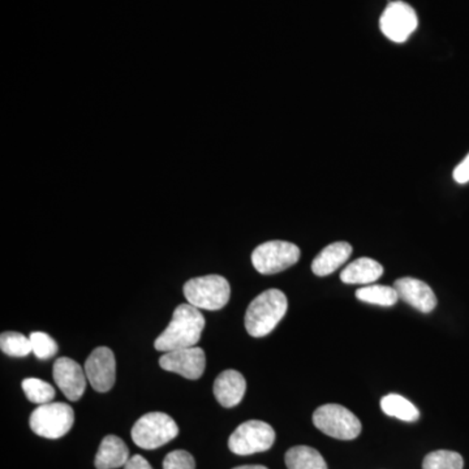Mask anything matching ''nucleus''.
Segmentation results:
<instances>
[{"mask_svg": "<svg viewBox=\"0 0 469 469\" xmlns=\"http://www.w3.org/2000/svg\"><path fill=\"white\" fill-rule=\"evenodd\" d=\"M179 434L177 424L163 412H151L140 417L132 428V440L144 450L162 448Z\"/></svg>", "mask_w": 469, "mask_h": 469, "instance_id": "obj_4", "label": "nucleus"}, {"mask_svg": "<svg viewBox=\"0 0 469 469\" xmlns=\"http://www.w3.org/2000/svg\"><path fill=\"white\" fill-rule=\"evenodd\" d=\"M129 460V450L123 440L117 436H107L102 440L95 465L97 469L124 467Z\"/></svg>", "mask_w": 469, "mask_h": 469, "instance_id": "obj_16", "label": "nucleus"}, {"mask_svg": "<svg viewBox=\"0 0 469 469\" xmlns=\"http://www.w3.org/2000/svg\"><path fill=\"white\" fill-rule=\"evenodd\" d=\"M356 298L360 301L368 304L380 305V307H392L397 304L398 296L394 287L389 285L369 284L366 287L358 288L356 291Z\"/></svg>", "mask_w": 469, "mask_h": 469, "instance_id": "obj_20", "label": "nucleus"}, {"mask_svg": "<svg viewBox=\"0 0 469 469\" xmlns=\"http://www.w3.org/2000/svg\"><path fill=\"white\" fill-rule=\"evenodd\" d=\"M381 409L387 416L415 423L419 420L420 412L408 399L398 394H389L381 400Z\"/></svg>", "mask_w": 469, "mask_h": 469, "instance_id": "obj_19", "label": "nucleus"}, {"mask_svg": "<svg viewBox=\"0 0 469 469\" xmlns=\"http://www.w3.org/2000/svg\"><path fill=\"white\" fill-rule=\"evenodd\" d=\"M288 309L287 298L282 291L267 290L259 293L245 312V329L254 338L267 336L276 329Z\"/></svg>", "mask_w": 469, "mask_h": 469, "instance_id": "obj_2", "label": "nucleus"}, {"mask_svg": "<svg viewBox=\"0 0 469 469\" xmlns=\"http://www.w3.org/2000/svg\"><path fill=\"white\" fill-rule=\"evenodd\" d=\"M53 381L68 400L78 402L86 389V373L75 360L61 358L53 364Z\"/></svg>", "mask_w": 469, "mask_h": 469, "instance_id": "obj_12", "label": "nucleus"}, {"mask_svg": "<svg viewBox=\"0 0 469 469\" xmlns=\"http://www.w3.org/2000/svg\"><path fill=\"white\" fill-rule=\"evenodd\" d=\"M453 177L457 185H467L469 183V152L465 160L455 168Z\"/></svg>", "mask_w": 469, "mask_h": 469, "instance_id": "obj_26", "label": "nucleus"}, {"mask_svg": "<svg viewBox=\"0 0 469 469\" xmlns=\"http://www.w3.org/2000/svg\"><path fill=\"white\" fill-rule=\"evenodd\" d=\"M288 469H327L324 457L309 446H295L285 453Z\"/></svg>", "mask_w": 469, "mask_h": 469, "instance_id": "obj_18", "label": "nucleus"}, {"mask_svg": "<svg viewBox=\"0 0 469 469\" xmlns=\"http://www.w3.org/2000/svg\"><path fill=\"white\" fill-rule=\"evenodd\" d=\"M205 329V318L193 305L182 304L175 309L171 322L165 332L154 341L157 351L169 352L175 350L196 347Z\"/></svg>", "mask_w": 469, "mask_h": 469, "instance_id": "obj_1", "label": "nucleus"}, {"mask_svg": "<svg viewBox=\"0 0 469 469\" xmlns=\"http://www.w3.org/2000/svg\"><path fill=\"white\" fill-rule=\"evenodd\" d=\"M33 353L39 360H49L58 352V344L46 333L36 332L29 336Z\"/></svg>", "mask_w": 469, "mask_h": 469, "instance_id": "obj_24", "label": "nucleus"}, {"mask_svg": "<svg viewBox=\"0 0 469 469\" xmlns=\"http://www.w3.org/2000/svg\"><path fill=\"white\" fill-rule=\"evenodd\" d=\"M75 423V412L66 403H46L30 415V429L37 436L58 440L66 436Z\"/></svg>", "mask_w": 469, "mask_h": 469, "instance_id": "obj_6", "label": "nucleus"}, {"mask_svg": "<svg viewBox=\"0 0 469 469\" xmlns=\"http://www.w3.org/2000/svg\"><path fill=\"white\" fill-rule=\"evenodd\" d=\"M352 254L351 244L346 242H336L327 245L321 253L313 259L312 271L317 276H326L338 270L341 265L349 261Z\"/></svg>", "mask_w": 469, "mask_h": 469, "instance_id": "obj_15", "label": "nucleus"}, {"mask_svg": "<svg viewBox=\"0 0 469 469\" xmlns=\"http://www.w3.org/2000/svg\"><path fill=\"white\" fill-rule=\"evenodd\" d=\"M465 460L460 454L450 450H437L424 459L423 469H463Z\"/></svg>", "mask_w": 469, "mask_h": 469, "instance_id": "obj_22", "label": "nucleus"}, {"mask_svg": "<svg viewBox=\"0 0 469 469\" xmlns=\"http://www.w3.org/2000/svg\"><path fill=\"white\" fill-rule=\"evenodd\" d=\"M160 368L177 373L186 380H199L205 372V352L200 347L165 352L160 358Z\"/></svg>", "mask_w": 469, "mask_h": 469, "instance_id": "obj_11", "label": "nucleus"}, {"mask_svg": "<svg viewBox=\"0 0 469 469\" xmlns=\"http://www.w3.org/2000/svg\"><path fill=\"white\" fill-rule=\"evenodd\" d=\"M0 349L12 358H25L33 352L32 341L21 333L8 332L0 335Z\"/></svg>", "mask_w": 469, "mask_h": 469, "instance_id": "obj_21", "label": "nucleus"}, {"mask_svg": "<svg viewBox=\"0 0 469 469\" xmlns=\"http://www.w3.org/2000/svg\"><path fill=\"white\" fill-rule=\"evenodd\" d=\"M394 288L399 299L420 312L431 313L437 307L436 295L425 282L415 278H400L395 281Z\"/></svg>", "mask_w": 469, "mask_h": 469, "instance_id": "obj_13", "label": "nucleus"}, {"mask_svg": "<svg viewBox=\"0 0 469 469\" xmlns=\"http://www.w3.org/2000/svg\"><path fill=\"white\" fill-rule=\"evenodd\" d=\"M22 390L30 402L39 404V406L51 403L55 397V389L39 378H27L22 381Z\"/></svg>", "mask_w": 469, "mask_h": 469, "instance_id": "obj_23", "label": "nucleus"}, {"mask_svg": "<svg viewBox=\"0 0 469 469\" xmlns=\"http://www.w3.org/2000/svg\"><path fill=\"white\" fill-rule=\"evenodd\" d=\"M234 469H267L264 465H242V467H236Z\"/></svg>", "mask_w": 469, "mask_h": 469, "instance_id": "obj_28", "label": "nucleus"}, {"mask_svg": "<svg viewBox=\"0 0 469 469\" xmlns=\"http://www.w3.org/2000/svg\"><path fill=\"white\" fill-rule=\"evenodd\" d=\"M85 373L93 389L107 392L112 389L117 378V361L109 347H98L85 361Z\"/></svg>", "mask_w": 469, "mask_h": 469, "instance_id": "obj_10", "label": "nucleus"}, {"mask_svg": "<svg viewBox=\"0 0 469 469\" xmlns=\"http://www.w3.org/2000/svg\"><path fill=\"white\" fill-rule=\"evenodd\" d=\"M300 259V248L292 243L271 240L251 253V264L262 276H273L293 267Z\"/></svg>", "mask_w": 469, "mask_h": 469, "instance_id": "obj_7", "label": "nucleus"}, {"mask_svg": "<svg viewBox=\"0 0 469 469\" xmlns=\"http://www.w3.org/2000/svg\"><path fill=\"white\" fill-rule=\"evenodd\" d=\"M419 20L411 5L404 2H391L380 19L381 32L390 41L403 44L416 30Z\"/></svg>", "mask_w": 469, "mask_h": 469, "instance_id": "obj_9", "label": "nucleus"}, {"mask_svg": "<svg viewBox=\"0 0 469 469\" xmlns=\"http://www.w3.org/2000/svg\"><path fill=\"white\" fill-rule=\"evenodd\" d=\"M163 469H196V463L188 451L175 450L166 455Z\"/></svg>", "mask_w": 469, "mask_h": 469, "instance_id": "obj_25", "label": "nucleus"}, {"mask_svg": "<svg viewBox=\"0 0 469 469\" xmlns=\"http://www.w3.org/2000/svg\"><path fill=\"white\" fill-rule=\"evenodd\" d=\"M185 296L197 309L219 310L227 305L231 287L220 276H205L191 279L185 284Z\"/></svg>", "mask_w": 469, "mask_h": 469, "instance_id": "obj_3", "label": "nucleus"}, {"mask_svg": "<svg viewBox=\"0 0 469 469\" xmlns=\"http://www.w3.org/2000/svg\"><path fill=\"white\" fill-rule=\"evenodd\" d=\"M383 276V265L375 259L363 257L355 259L349 267H344L341 273V281L346 284L369 285L378 281Z\"/></svg>", "mask_w": 469, "mask_h": 469, "instance_id": "obj_17", "label": "nucleus"}, {"mask_svg": "<svg viewBox=\"0 0 469 469\" xmlns=\"http://www.w3.org/2000/svg\"><path fill=\"white\" fill-rule=\"evenodd\" d=\"M124 469H152V467L145 457H141V455H135V457H129L128 462L124 465Z\"/></svg>", "mask_w": 469, "mask_h": 469, "instance_id": "obj_27", "label": "nucleus"}, {"mask_svg": "<svg viewBox=\"0 0 469 469\" xmlns=\"http://www.w3.org/2000/svg\"><path fill=\"white\" fill-rule=\"evenodd\" d=\"M316 428L335 440H351L360 436V420L346 407L339 404H325L313 414Z\"/></svg>", "mask_w": 469, "mask_h": 469, "instance_id": "obj_5", "label": "nucleus"}, {"mask_svg": "<svg viewBox=\"0 0 469 469\" xmlns=\"http://www.w3.org/2000/svg\"><path fill=\"white\" fill-rule=\"evenodd\" d=\"M276 442V432L267 423L251 420L237 426L228 440V448L234 454L251 455L270 450Z\"/></svg>", "mask_w": 469, "mask_h": 469, "instance_id": "obj_8", "label": "nucleus"}, {"mask_svg": "<svg viewBox=\"0 0 469 469\" xmlns=\"http://www.w3.org/2000/svg\"><path fill=\"white\" fill-rule=\"evenodd\" d=\"M245 391H247V381L237 370H225L214 381V397L220 406L226 408H233L242 402Z\"/></svg>", "mask_w": 469, "mask_h": 469, "instance_id": "obj_14", "label": "nucleus"}]
</instances>
